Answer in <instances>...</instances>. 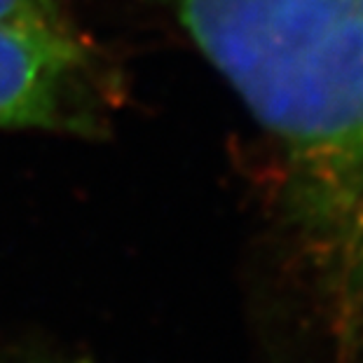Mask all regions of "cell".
I'll return each mask as SVG.
<instances>
[{"label":"cell","instance_id":"cell-1","mask_svg":"<svg viewBox=\"0 0 363 363\" xmlns=\"http://www.w3.org/2000/svg\"><path fill=\"white\" fill-rule=\"evenodd\" d=\"M272 145L337 345H363V0H174Z\"/></svg>","mask_w":363,"mask_h":363},{"label":"cell","instance_id":"cell-2","mask_svg":"<svg viewBox=\"0 0 363 363\" xmlns=\"http://www.w3.org/2000/svg\"><path fill=\"white\" fill-rule=\"evenodd\" d=\"M111 91L104 57L75 26L0 24V131L91 136Z\"/></svg>","mask_w":363,"mask_h":363},{"label":"cell","instance_id":"cell-3","mask_svg":"<svg viewBox=\"0 0 363 363\" xmlns=\"http://www.w3.org/2000/svg\"><path fill=\"white\" fill-rule=\"evenodd\" d=\"M0 24L73 26L64 0H0Z\"/></svg>","mask_w":363,"mask_h":363},{"label":"cell","instance_id":"cell-4","mask_svg":"<svg viewBox=\"0 0 363 363\" xmlns=\"http://www.w3.org/2000/svg\"><path fill=\"white\" fill-rule=\"evenodd\" d=\"M0 363H12V361H0Z\"/></svg>","mask_w":363,"mask_h":363}]
</instances>
